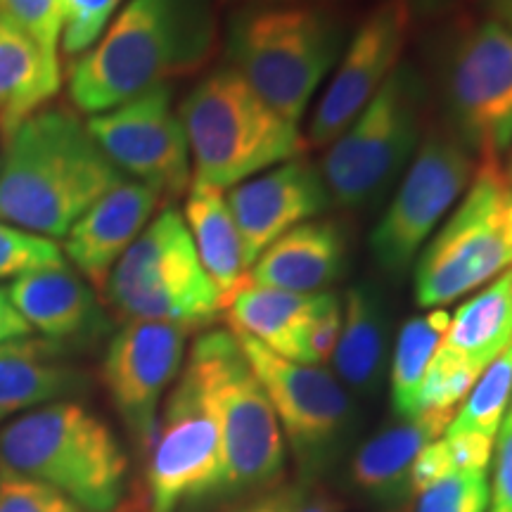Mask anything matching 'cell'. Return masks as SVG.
Returning <instances> with one entry per match:
<instances>
[{
    "label": "cell",
    "instance_id": "6da1fadb",
    "mask_svg": "<svg viewBox=\"0 0 512 512\" xmlns=\"http://www.w3.org/2000/svg\"><path fill=\"white\" fill-rule=\"evenodd\" d=\"M214 0H128L100 41L69 69V98L83 114H102L214 55Z\"/></svg>",
    "mask_w": 512,
    "mask_h": 512
},
{
    "label": "cell",
    "instance_id": "7a4b0ae2",
    "mask_svg": "<svg viewBox=\"0 0 512 512\" xmlns=\"http://www.w3.org/2000/svg\"><path fill=\"white\" fill-rule=\"evenodd\" d=\"M124 174L67 107H43L3 136L0 221L64 238Z\"/></svg>",
    "mask_w": 512,
    "mask_h": 512
},
{
    "label": "cell",
    "instance_id": "3957f363",
    "mask_svg": "<svg viewBox=\"0 0 512 512\" xmlns=\"http://www.w3.org/2000/svg\"><path fill=\"white\" fill-rule=\"evenodd\" d=\"M342 50V19L325 5H242L226 24L228 67L297 126Z\"/></svg>",
    "mask_w": 512,
    "mask_h": 512
},
{
    "label": "cell",
    "instance_id": "277c9868",
    "mask_svg": "<svg viewBox=\"0 0 512 512\" xmlns=\"http://www.w3.org/2000/svg\"><path fill=\"white\" fill-rule=\"evenodd\" d=\"M178 117L190 147L192 181L219 190L235 188L304 152L299 126L271 110L228 64L185 95Z\"/></svg>",
    "mask_w": 512,
    "mask_h": 512
},
{
    "label": "cell",
    "instance_id": "5b68a950",
    "mask_svg": "<svg viewBox=\"0 0 512 512\" xmlns=\"http://www.w3.org/2000/svg\"><path fill=\"white\" fill-rule=\"evenodd\" d=\"M0 472L53 486L91 512H114L128 458L105 420L76 401H57L3 427Z\"/></svg>",
    "mask_w": 512,
    "mask_h": 512
},
{
    "label": "cell",
    "instance_id": "8992f818",
    "mask_svg": "<svg viewBox=\"0 0 512 512\" xmlns=\"http://www.w3.org/2000/svg\"><path fill=\"white\" fill-rule=\"evenodd\" d=\"M207 389L219 420L223 475L219 494L271 489L285 477L287 446L264 384L249 366L238 337L209 330L195 339L188 361Z\"/></svg>",
    "mask_w": 512,
    "mask_h": 512
},
{
    "label": "cell",
    "instance_id": "52a82bcc",
    "mask_svg": "<svg viewBox=\"0 0 512 512\" xmlns=\"http://www.w3.org/2000/svg\"><path fill=\"white\" fill-rule=\"evenodd\" d=\"M413 268L415 304L422 309H441L510 271L512 188L498 162L479 164L463 200L437 228Z\"/></svg>",
    "mask_w": 512,
    "mask_h": 512
},
{
    "label": "cell",
    "instance_id": "ba28073f",
    "mask_svg": "<svg viewBox=\"0 0 512 512\" xmlns=\"http://www.w3.org/2000/svg\"><path fill=\"white\" fill-rule=\"evenodd\" d=\"M102 290L126 320H159L188 332L207 328L223 311L183 214L171 204L133 240Z\"/></svg>",
    "mask_w": 512,
    "mask_h": 512
},
{
    "label": "cell",
    "instance_id": "9c48e42d",
    "mask_svg": "<svg viewBox=\"0 0 512 512\" xmlns=\"http://www.w3.org/2000/svg\"><path fill=\"white\" fill-rule=\"evenodd\" d=\"M422 105L420 74L399 64L325 152L320 176L332 204L349 211L370 209L401 181L422 143Z\"/></svg>",
    "mask_w": 512,
    "mask_h": 512
},
{
    "label": "cell",
    "instance_id": "30bf717a",
    "mask_svg": "<svg viewBox=\"0 0 512 512\" xmlns=\"http://www.w3.org/2000/svg\"><path fill=\"white\" fill-rule=\"evenodd\" d=\"M233 335L271 399L299 479L316 484L354 437L358 413L349 389L323 366L287 361L242 332Z\"/></svg>",
    "mask_w": 512,
    "mask_h": 512
},
{
    "label": "cell",
    "instance_id": "8fae6325",
    "mask_svg": "<svg viewBox=\"0 0 512 512\" xmlns=\"http://www.w3.org/2000/svg\"><path fill=\"white\" fill-rule=\"evenodd\" d=\"M475 176L472 152L458 136L432 131L403 171L399 188L370 233V254L387 275L415 266L422 249Z\"/></svg>",
    "mask_w": 512,
    "mask_h": 512
},
{
    "label": "cell",
    "instance_id": "7c38bea8",
    "mask_svg": "<svg viewBox=\"0 0 512 512\" xmlns=\"http://www.w3.org/2000/svg\"><path fill=\"white\" fill-rule=\"evenodd\" d=\"M221 432L207 389L185 363L147 451V512H176L221 489Z\"/></svg>",
    "mask_w": 512,
    "mask_h": 512
},
{
    "label": "cell",
    "instance_id": "4fadbf2b",
    "mask_svg": "<svg viewBox=\"0 0 512 512\" xmlns=\"http://www.w3.org/2000/svg\"><path fill=\"white\" fill-rule=\"evenodd\" d=\"M446 100L456 136L482 162L512 147V34L494 19L467 29L448 60Z\"/></svg>",
    "mask_w": 512,
    "mask_h": 512
},
{
    "label": "cell",
    "instance_id": "5bb4252c",
    "mask_svg": "<svg viewBox=\"0 0 512 512\" xmlns=\"http://www.w3.org/2000/svg\"><path fill=\"white\" fill-rule=\"evenodd\" d=\"M86 126L105 157L126 178L150 185L169 200L188 192L190 147L174 110L171 86L150 88L114 110L93 114Z\"/></svg>",
    "mask_w": 512,
    "mask_h": 512
},
{
    "label": "cell",
    "instance_id": "9a60e30c",
    "mask_svg": "<svg viewBox=\"0 0 512 512\" xmlns=\"http://www.w3.org/2000/svg\"><path fill=\"white\" fill-rule=\"evenodd\" d=\"M188 335L174 323L126 320L105 351L102 382L138 456H147L155 439L159 406L181 375Z\"/></svg>",
    "mask_w": 512,
    "mask_h": 512
},
{
    "label": "cell",
    "instance_id": "2e32d148",
    "mask_svg": "<svg viewBox=\"0 0 512 512\" xmlns=\"http://www.w3.org/2000/svg\"><path fill=\"white\" fill-rule=\"evenodd\" d=\"M413 22L408 0H382L349 43L332 69L309 121V143L330 145L361 114L401 64L403 46Z\"/></svg>",
    "mask_w": 512,
    "mask_h": 512
},
{
    "label": "cell",
    "instance_id": "e0dca14e",
    "mask_svg": "<svg viewBox=\"0 0 512 512\" xmlns=\"http://www.w3.org/2000/svg\"><path fill=\"white\" fill-rule=\"evenodd\" d=\"M226 200L249 268L280 235L318 219L332 204L320 169L304 157H294L235 185Z\"/></svg>",
    "mask_w": 512,
    "mask_h": 512
},
{
    "label": "cell",
    "instance_id": "ac0fdd59",
    "mask_svg": "<svg viewBox=\"0 0 512 512\" xmlns=\"http://www.w3.org/2000/svg\"><path fill=\"white\" fill-rule=\"evenodd\" d=\"M8 297L31 330L67 351L98 342L110 330L93 287L67 261L19 275Z\"/></svg>",
    "mask_w": 512,
    "mask_h": 512
},
{
    "label": "cell",
    "instance_id": "d6986e66",
    "mask_svg": "<svg viewBox=\"0 0 512 512\" xmlns=\"http://www.w3.org/2000/svg\"><path fill=\"white\" fill-rule=\"evenodd\" d=\"M162 200L150 185L124 178L64 235V254L88 285L105 287L112 268L143 233Z\"/></svg>",
    "mask_w": 512,
    "mask_h": 512
},
{
    "label": "cell",
    "instance_id": "ffe728a7",
    "mask_svg": "<svg viewBox=\"0 0 512 512\" xmlns=\"http://www.w3.org/2000/svg\"><path fill=\"white\" fill-rule=\"evenodd\" d=\"M347 261L349 238L342 223L311 219L268 245L249 268V280L275 290L318 294L342 278Z\"/></svg>",
    "mask_w": 512,
    "mask_h": 512
},
{
    "label": "cell",
    "instance_id": "44dd1931",
    "mask_svg": "<svg viewBox=\"0 0 512 512\" xmlns=\"http://www.w3.org/2000/svg\"><path fill=\"white\" fill-rule=\"evenodd\" d=\"M67 354L48 339L19 337L0 344V420L86 392L88 377Z\"/></svg>",
    "mask_w": 512,
    "mask_h": 512
},
{
    "label": "cell",
    "instance_id": "7402d4cb",
    "mask_svg": "<svg viewBox=\"0 0 512 512\" xmlns=\"http://www.w3.org/2000/svg\"><path fill=\"white\" fill-rule=\"evenodd\" d=\"M389 309L375 283H356L342 302V332L332 366L337 380L358 396H375L389 370Z\"/></svg>",
    "mask_w": 512,
    "mask_h": 512
},
{
    "label": "cell",
    "instance_id": "603a6c76",
    "mask_svg": "<svg viewBox=\"0 0 512 512\" xmlns=\"http://www.w3.org/2000/svg\"><path fill=\"white\" fill-rule=\"evenodd\" d=\"M456 413H418L373 434L351 460V479L370 501L401 503L411 496V470L427 444L446 432Z\"/></svg>",
    "mask_w": 512,
    "mask_h": 512
},
{
    "label": "cell",
    "instance_id": "cb8c5ba5",
    "mask_svg": "<svg viewBox=\"0 0 512 512\" xmlns=\"http://www.w3.org/2000/svg\"><path fill=\"white\" fill-rule=\"evenodd\" d=\"M328 294L285 292L249 280L226 304L230 330L252 337L287 361L306 363V339Z\"/></svg>",
    "mask_w": 512,
    "mask_h": 512
},
{
    "label": "cell",
    "instance_id": "d4e9b609",
    "mask_svg": "<svg viewBox=\"0 0 512 512\" xmlns=\"http://www.w3.org/2000/svg\"><path fill=\"white\" fill-rule=\"evenodd\" d=\"M512 342V268L458 306L437 358L482 375Z\"/></svg>",
    "mask_w": 512,
    "mask_h": 512
},
{
    "label": "cell",
    "instance_id": "484cf974",
    "mask_svg": "<svg viewBox=\"0 0 512 512\" xmlns=\"http://www.w3.org/2000/svg\"><path fill=\"white\" fill-rule=\"evenodd\" d=\"M60 57L0 15V133L36 114L60 93Z\"/></svg>",
    "mask_w": 512,
    "mask_h": 512
},
{
    "label": "cell",
    "instance_id": "4316f807",
    "mask_svg": "<svg viewBox=\"0 0 512 512\" xmlns=\"http://www.w3.org/2000/svg\"><path fill=\"white\" fill-rule=\"evenodd\" d=\"M183 219L204 271L219 290L226 309L230 299L249 283V266L226 192L214 185L192 181L185 197Z\"/></svg>",
    "mask_w": 512,
    "mask_h": 512
},
{
    "label": "cell",
    "instance_id": "83f0119b",
    "mask_svg": "<svg viewBox=\"0 0 512 512\" xmlns=\"http://www.w3.org/2000/svg\"><path fill=\"white\" fill-rule=\"evenodd\" d=\"M451 313L444 309H432L430 313L408 318L401 325L394 339L392 356H389V401L396 418H415L418 413V394L437 354L441 339L446 335Z\"/></svg>",
    "mask_w": 512,
    "mask_h": 512
},
{
    "label": "cell",
    "instance_id": "f1b7e54d",
    "mask_svg": "<svg viewBox=\"0 0 512 512\" xmlns=\"http://www.w3.org/2000/svg\"><path fill=\"white\" fill-rule=\"evenodd\" d=\"M512 399V342L489 368L479 375L475 387L460 403L446 432L451 437H467L496 444L503 415Z\"/></svg>",
    "mask_w": 512,
    "mask_h": 512
},
{
    "label": "cell",
    "instance_id": "f546056e",
    "mask_svg": "<svg viewBox=\"0 0 512 512\" xmlns=\"http://www.w3.org/2000/svg\"><path fill=\"white\" fill-rule=\"evenodd\" d=\"M413 498V512H486L489 470H453Z\"/></svg>",
    "mask_w": 512,
    "mask_h": 512
},
{
    "label": "cell",
    "instance_id": "4dcf8cb0",
    "mask_svg": "<svg viewBox=\"0 0 512 512\" xmlns=\"http://www.w3.org/2000/svg\"><path fill=\"white\" fill-rule=\"evenodd\" d=\"M62 50L69 57L88 53L112 24L124 0H60Z\"/></svg>",
    "mask_w": 512,
    "mask_h": 512
},
{
    "label": "cell",
    "instance_id": "1f68e13d",
    "mask_svg": "<svg viewBox=\"0 0 512 512\" xmlns=\"http://www.w3.org/2000/svg\"><path fill=\"white\" fill-rule=\"evenodd\" d=\"M60 264H64L62 249L53 240L0 221V278H19Z\"/></svg>",
    "mask_w": 512,
    "mask_h": 512
},
{
    "label": "cell",
    "instance_id": "d6a6232c",
    "mask_svg": "<svg viewBox=\"0 0 512 512\" xmlns=\"http://www.w3.org/2000/svg\"><path fill=\"white\" fill-rule=\"evenodd\" d=\"M0 15L24 31L31 41L57 55L62 43L60 0H0Z\"/></svg>",
    "mask_w": 512,
    "mask_h": 512
},
{
    "label": "cell",
    "instance_id": "836d02e7",
    "mask_svg": "<svg viewBox=\"0 0 512 512\" xmlns=\"http://www.w3.org/2000/svg\"><path fill=\"white\" fill-rule=\"evenodd\" d=\"M0 512H91L53 486L0 472Z\"/></svg>",
    "mask_w": 512,
    "mask_h": 512
},
{
    "label": "cell",
    "instance_id": "e575fe53",
    "mask_svg": "<svg viewBox=\"0 0 512 512\" xmlns=\"http://www.w3.org/2000/svg\"><path fill=\"white\" fill-rule=\"evenodd\" d=\"M489 470V508L486 512H512V399L498 430Z\"/></svg>",
    "mask_w": 512,
    "mask_h": 512
},
{
    "label": "cell",
    "instance_id": "d590c367",
    "mask_svg": "<svg viewBox=\"0 0 512 512\" xmlns=\"http://www.w3.org/2000/svg\"><path fill=\"white\" fill-rule=\"evenodd\" d=\"M339 332H342V299L339 294L330 292L323 309L313 320L309 339H306V363L309 366H323L335 354Z\"/></svg>",
    "mask_w": 512,
    "mask_h": 512
},
{
    "label": "cell",
    "instance_id": "8d00e7d4",
    "mask_svg": "<svg viewBox=\"0 0 512 512\" xmlns=\"http://www.w3.org/2000/svg\"><path fill=\"white\" fill-rule=\"evenodd\" d=\"M29 323L19 316V311L12 306L8 292L0 290V344L10 342V339L29 337Z\"/></svg>",
    "mask_w": 512,
    "mask_h": 512
},
{
    "label": "cell",
    "instance_id": "74e56055",
    "mask_svg": "<svg viewBox=\"0 0 512 512\" xmlns=\"http://www.w3.org/2000/svg\"><path fill=\"white\" fill-rule=\"evenodd\" d=\"M294 512H342V503L337 498H332L330 494H318L306 501L304 505L297 503Z\"/></svg>",
    "mask_w": 512,
    "mask_h": 512
},
{
    "label": "cell",
    "instance_id": "f35d334b",
    "mask_svg": "<svg viewBox=\"0 0 512 512\" xmlns=\"http://www.w3.org/2000/svg\"><path fill=\"white\" fill-rule=\"evenodd\" d=\"M491 12V19L512 34V0H484Z\"/></svg>",
    "mask_w": 512,
    "mask_h": 512
},
{
    "label": "cell",
    "instance_id": "ab89813d",
    "mask_svg": "<svg viewBox=\"0 0 512 512\" xmlns=\"http://www.w3.org/2000/svg\"><path fill=\"white\" fill-rule=\"evenodd\" d=\"M245 5H328L335 0H240Z\"/></svg>",
    "mask_w": 512,
    "mask_h": 512
},
{
    "label": "cell",
    "instance_id": "60d3db41",
    "mask_svg": "<svg viewBox=\"0 0 512 512\" xmlns=\"http://www.w3.org/2000/svg\"><path fill=\"white\" fill-rule=\"evenodd\" d=\"M294 508H297V498H290L287 503L268 501V503H261V505H256V508L245 510V512H294Z\"/></svg>",
    "mask_w": 512,
    "mask_h": 512
},
{
    "label": "cell",
    "instance_id": "b9f144b4",
    "mask_svg": "<svg viewBox=\"0 0 512 512\" xmlns=\"http://www.w3.org/2000/svg\"><path fill=\"white\" fill-rule=\"evenodd\" d=\"M510 155H508V164H505V169H503V176H505V181H508V185L512 188V147H510Z\"/></svg>",
    "mask_w": 512,
    "mask_h": 512
},
{
    "label": "cell",
    "instance_id": "7bdbcfd3",
    "mask_svg": "<svg viewBox=\"0 0 512 512\" xmlns=\"http://www.w3.org/2000/svg\"><path fill=\"white\" fill-rule=\"evenodd\" d=\"M408 3H411V8L415 3H439V0H408Z\"/></svg>",
    "mask_w": 512,
    "mask_h": 512
}]
</instances>
